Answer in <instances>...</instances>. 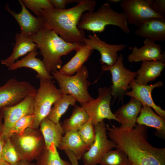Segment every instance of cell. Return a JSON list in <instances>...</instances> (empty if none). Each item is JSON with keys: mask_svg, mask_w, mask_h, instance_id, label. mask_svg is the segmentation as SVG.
<instances>
[{"mask_svg": "<svg viewBox=\"0 0 165 165\" xmlns=\"http://www.w3.org/2000/svg\"><path fill=\"white\" fill-rule=\"evenodd\" d=\"M64 151L68 157L71 165H79L78 160L72 152L68 149L65 150Z\"/></svg>", "mask_w": 165, "mask_h": 165, "instance_id": "37", "label": "cell"}, {"mask_svg": "<svg viewBox=\"0 0 165 165\" xmlns=\"http://www.w3.org/2000/svg\"><path fill=\"white\" fill-rule=\"evenodd\" d=\"M97 2L94 0H79L76 6L64 9H43L39 17L43 26L53 31L65 41L84 43L83 30L77 25L85 12L94 11Z\"/></svg>", "mask_w": 165, "mask_h": 165, "instance_id": "2", "label": "cell"}, {"mask_svg": "<svg viewBox=\"0 0 165 165\" xmlns=\"http://www.w3.org/2000/svg\"><path fill=\"white\" fill-rule=\"evenodd\" d=\"M39 127L46 147L48 148L53 144L57 148H59L63 134L64 133L60 122L55 123L47 117L41 121Z\"/></svg>", "mask_w": 165, "mask_h": 165, "instance_id": "22", "label": "cell"}, {"mask_svg": "<svg viewBox=\"0 0 165 165\" xmlns=\"http://www.w3.org/2000/svg\"><path fill=\"white\" fill-rule=\"evenodd\" d=\"M54 8L57 9H65L68 4L73 2H78L79 0H50Z\"/></svg>", "mask_w": 165, "mask_h": 165, "instance_id": "36", "label": "cell"}, {"mask_svg": "<svg viewBox=\"0 0 165 165\" xmlns=\"http://www.w3.org/2000/svg\"><path fill=\"white\" fill-rule=\"evenodd\" d=\"M137 124L154 128L156 134L161 138L165 137V119L156 114L150 106L142 105L140 115L138 117Z\"/></svg>", "mask_w": 165, "mask_h": 165, "instance_id": "23", "label": "cell"}, {"mask_svg": "<svg viewBox=\"0 0 165 165\" xmlns=\"http://www.w3.org/2000/svg\"><path fill=\"white\" fill-rule=\"evenodd\" d=\"M37 89L26 81L12 78L0 86V109L15 105L28 96L35 95Z\"/></svg>", "mask_w": 165, "mask_h": 165, "instance_id": "10", "label": "cell"}, {"mask_svg": "<svg viewBox=\"0 0 165 165\" xmlns=\"http://www.w3.org/2000/svg\"><path fill=\"white\" fill-rule=\"evenodd\" d=\"M64 134L59 148L71 151L78 160H81L90 147L83 142L77 131H69Z\"/></svg>", "mask_w": 165, "mask_h": 165, "instance_id": "26", "label": "cell"}, {"mask_svg": "<svg viewBox=\"0 0 165 165\" xmlns=\"http://www.w3.org/2000/svg\"><path fill=\"white\" fill-rule=\"evenodd\" d=\"M38 54L37 50L28 53L24 57L9 66L8 70L12 71L23 67L29 68L36 72L37 78L52 80V75L48 73L42 61L36 57Z\"/></svg>", "mask_w": 165, "mask_h": 165, "instance_id": "20", "label": "cell"}, {"mask_svg": "<svg viewBox=\"0 0 165 165\" xmlns=\"http://www.w3.org/2000/svg\"><path fill=\"white\" fill-rule=\"evenodd\" d=\"M19 2L21 6V10L19 13L11 10L8 4L4 8L16 20L20 27L21 32L30 36L36 33L43 26L42 22L39 18L35 17L30 13L21 0Z\"/></svg>", "mask_w": 165, "mask_h": 165, "instance_id": "17", "label": "cell"}, {"mask_svg": "<svg viewBox=\"0 0 165 165\" xmlns=\"http://www.w3.org/2000/svg\"><path fill=\"white\" fill-rule=\"evenodd\" d=\"M15 43L11 55L7 58L1 60V64L9 67L14 63L15 61L20 57L34 50H37L36 43L32 41L29 36L21 32L16 33Z\"/></svg>", "mask_w": 165, "mask_h": 165, "instance_id": "21", "label": "cell"}, {"mask_svg": "<svg viewBox=\"0 0 165 165\" xmlns=\"http://www.w3.org/2000/svg\"><path fill=\"white\" fill-rule=\"evenodd\" d=\"M9 138L21 160H36L46 147L38 128H28L21 134H13Z\"/></svg>", "mask_w": 165, "mask_h": 165, "instance_id": "6", "label": "cell"}, {"mask_svg": "<svg viewBox=\"0 0 165 165\" xmlns=\"http://www.w3.org/2000/svg\"><path fill=\"white\" fill-rule=\"evenodd\" d=\"M150 7L156 13L165 16V0H149Z\"/></svg>", "mask_w": 165, "mask_h": 165, "instance_id": "35", "label": "cell"}, {"mask_svg": "<svg viewBox=\"0 0 165 165\" xmlns=\"http://www.w3.org/2000/svg\"><path fill=\"white\" fill-rule=\"evenodd\" d=\"M109 2L113 3H117L120 2H121L122 0H110Z\"/></svg>", "mask_w": 165, "mask_h": 165, "instance_id": "42", "label": "cell"}, {"mask_svg": "<svg viewBox=\"0 0 165 165\" xmlns=\"http://www.w3.org/2000/svg\"><path fill=\"white\" fill-rule=\"evenodd\" d=\"M83 43L90 49L98 51L101 55L100 61L102 64L114 65L118 57V52L127 46L125 44H110L101 40L96 34L85 37Z\"/></svg>", "mask_w": 165, "mask_h": 165, "instance_id": "14", "label": "cell"}, {"mask_svg": "<svg viewBox=\"0 0 165 165\" xmlns=\"http://www.w3.org/2000/svg\"><path fill=\"white\" fill-rule=\"evenodd\" d=\"M30 37L40 50L43 57L42 61L50 74L61 67L62 56L76 51L82 44L67 42L55 32L43 26Z\"/></svg>", "mask_w": 165, "mask_h": 165, "instance_id": "3", "label": "cell"}, {"mask_svg": "<svg viewBox=\"0 0 165 165\" xmlns=\"http://www.w3.org/2000/svg\"><path fill=\"white\" fill-rule=\"evenodd\" d=\"M163 85L161 81H158L153 84L140 85L133 79L130 82L129 86L132 90L127 91L125 95L134 97L142 104H145L154 109L156 112L162 118L165 119V111L157 105L153 101L152 96V90L156 88L160 87Z\"/></svg>", "mask_w": 165, "mask_h": 165, "instance_id": "15", "label": "cell"}, {"mask_svg": "<svg viewBox=\"0 0 165 165\" xmlns=\"http://www.w3.org/2000/svg\"><path fill=\"white\" fill-rule=\"evenodd\" d=\"M22 2L26 8L31 11L39 17L43 9L54 8L50 0H22Z\"/></svg>", "mask_w": 165, "mask_h": 165, "instance_id": "32", "label": "cell"}, {"mask_svg": "<svg viewBox=\"0 0 165 165\" xmlns=\"http://www.w3.org/2000/svg\"><path fill=\"white\" fill-rule=\"evenodd\" d=\"M99 164L101 165H130L126 154L117 148L114 150H111L108 152Z\"/></svg>", "mask_w": 165, "mask_h": 165, "instance_id": "30", "label": "cell"}, {"mask_svg": "<svg viewBox=\"0 0 165 165\" xmlns=\"http://www.w3.org/2000/svg\"><path fill=\"white\" fill-rule=\"evenodd\" d=\"M106 126L111 140L126 154L130 165H165V148L149 143L146 126L137 124L130 129Z\"/></svg>", "mask_w": 165, "mask_h": 165, "instance_id": "1", "label": "cell"}, {"mask_svg": "<svg viewBox=\"0 0 165 165\" xmlns=\"http://www.w3.org/2000/svg\"><path fill=\"white\" fill-rule=\"evenodd\" d=\"M3 116L2 112L0 109V134L2 133L3 128V123L2 122Z\"/></svg>", "mask_w": 165, "mask_h": 165, "instance_id": "40", "label": "cell"}, {"mask_svg": "<svg viewBox=\"0 0 165 165\" xmlns=\"http://www.w3.org/2000/svg\"><path fill=\"white\" fill-rule=\"evenodd\" d=\"M93 50L88 47L84 43L80 45L75 55L67 63L61 66L59 72L68 76L73 75L78 72L87 61Z\"/></svg>", "mask_w": 165, "mask_h": 165, "instance_id": "25", "label": "cell"}, {"mask_svg": "<svg viewBox=\"0 0 165 165\" xmlns=\"http://www.w3.org/2000/svg\"><path fill=\"white\" fill-rule=\"evenodd\" d=\"M98 95L96 99L80 104L87 113L94 126L105 119L117 121L110 108L112 98L111 87H101L98 90Z\"/></svg>", "mask_w": 165, "mask_h": 165, "instance_id": "8", "label": "cell"}, {"mask_svg": "<svg viewBox=\"0 0 165 165\" xmlns=\"http://www.w3.org/2000/svg\"><path fill=\"white\" fill-rule=\"evenodd\" d=\"M77 101L75 98L72 95L63 94L62 97L54 103L53 107L51 108L47 117L55 123H59L60 119L69 106H75Z\"/></svg>", "mask_w": 165, "mask_h": 165, "instance_id": "28", "label": "cell"}, {"mask_svg": "<svg viewBox=\"0 0 165 165\" xmlns=\"http://www.w3.org/2000/svg\"><path fill=\"white\" fill-rule=\"evenodd\" d=\"M110 25L118 27L126 34L130 32L125 13L116 12L108 3H106L95 11L84 13L77 27L79 29L91 31L94 34L103 32L105 27Z\"/></svg>", "mask_w": 165, "mask_h": 165, "instance_id": "4", "label": "cell"}, {"mask_svg": "<svg viewBox=\"0 0 165 165\" xmlns=\"http://www.w3.org/2000/svg\"><path fill=\"white\" fill-rule=\"evenodd\" d=\"M0 165H10L6 161L2 160H0Z\"/></svg>", "mask_w": 165, "mask_h": 165, "instance_id": "41", "label": "cell"}, {"mask_svg": "<svg viewBox=\"0 0 165 165\" xmlns=\"http://www.w3.org/2000/svg\"><path fill=\"white\" fill-rule=\"evenodd\" d=\"M35 95L28 96L13 106L0 109L4 120L2 134L6 139L9 138V131L16 122L25 116L33 114Z\"/></svg>", "mask_w": 165, "mask_h": 165, "instance_id": "13", "label": "cell"}, {"mask_svg": "<svg viewBox=\"0 0 165 165\" xmlns=\"http://www.w3.org/2000/svg\"><path fill=\"white\" fill-rule=\"evenodd\" d=\"M137 27L134 32L138 36L154 42L165 40V18H150Z\"/></svg>", "mask_w": 165, "mask_h": 165, "instance_id": "18", "label": "cell"}, {"mask_svg": "<svg viewBox=\"0 0 165 165\" xmlns=\"http://www.w3.org/2000/svg\"><path fill=\"white\" fill-rule=\"evenodd\" d=\"M123 60V56L120 54L114 65L108 66L105 64L101 68L103 71H109L111 73L112 85L110 87L113 101L117 99L119 101L122 102L125 93L130 88V82L137 75L136 72H132L126 68Z\"/></svg>", "mask_w": 165, "mask_h": 165, "instance_id": "9", "label": "cell"}, {"mask_svg": "<svg viewBox=\"0 0 165 165\" xmlns=\"http://www.w3.org/2000/svg\"><path fill=\"white\" fill-rule=\"evenodd\" d=\"M6 139L2 134V133L0 134V160H2V152Z\"/></svg>", "mask_w": 165, "mask_h": 165, "instance_id": "38", "label": "cell"}, {"mask_svg": "<svg viewBox=\"0 0 165 165\" xmlns=\"http://www.w3.org/2000/svg\"><path fill=\"white\" fill-rule=\"evenodd\" d=\"M144 45L140 48L134 46L128 57L130 63L144 61H161L165 62V52L162 51L160 44L148 38L143 42Z\"/></svg>", "mask_w": 165, "mask_h": 165, "instance_id": "16", "label": "cell"}, {"mask_svg": "<svg viewBox=\"0 0 165 165\" xmlns=\"http://www.w3.org/2000/svg\"><path fill=\"white\" fill-rule=\"evenodd\" d=\"M57 148L53 144L45 147L36 160L35 165H71L61 157Z\"/></svg>", "mask_w": 165, "mask_h": 165, "instance_id": "29", "label": "cell"}, {"mask_svg": "<svg viewBox=\"0 0 165 165\" xmlns=\"http://www.w3.org/2000/svg\"><path fill=\"white\" fill-rule=\"evenodd\" d=\"M77 132L83 142L90 147L94 140L95 136L94 126L91 121L89 119Z\"/></svg>", "mask_w": 165, "mask_h": 165, "instance_id": "33", "label": "cell"}, {"mask_svg": "<svg viewBox=\"0 0 165 165\" xmlns=\"http://www.w3.org/2000/svg\"><path fill=\"white\" fill-rule=\"evenodd\" d=\"M39 80V87L34 98V118L32 128L36 129L39 127L41 121L47 116L54 103L63 95L52 80Z\"/></svg>", "mask_w": 165, "mask_h": 165, "instance_id": "7", "label": "cell"}, {"mask_svg": "<svg viewBox=\"0 0 165 165\" xmlns=\"http://www.w3.org/2000/svg\"><path fill=\"white\" fill-rule=\"evenodd\" d=\"M120 6L126 16L128 24L137 27L150 18H165L151 9L149 0H123Z\"/></svg>", "mask_w": 165, "mask_h": 165, "instance_id": "12", "label": "cell"}, {"mask_svg": "<svg viewBox=\"0 0 165 165\" xmlns=\"http://www.w3.org/2000/svg\"><path fill=\"white\" fill-rule=\"evenodd\" d=\"M141 107L138 100L131 97L127 103L121 106L114 113L117 121L121 124L120 127L126 129L133 128Z\"/></svg>", "mask_w": 165, "mask_h": 165, "instance_id": "19", "label": "cell"}, {"mask_svg": "<svg viewBox=\"0 0 165 165\" xmlns=\"http://www.w3.org/2000/svg\"><path fill=\"white\" fill-rule=\"evenodd\" d=\"M94 127V140L82 158L84 165H97L108 152L116 147V144L108 138L107 128L104 121Z\"/></svg>", "mask_w": 165, "mask_h": 165, "instance_id": "11", "label": "cell"}, {"mask_svg": "<svg viewBox=\"0 0 165 165\" xmlns=\"http://www.w3.org/2000/svg\"><path fill=\"white\" fill-rule=\"evenodd\" d=\"M89 119L88 116L84 109L76 105L69 118L65 119L62 125L64 133L77 131Z\"/></svg>", "mask_w": 165, "mask_h": 165, "instance_id": "27", "label": "cell"}, {"mask_svg": "<svg viewBox=\"0 0 165 165\" xmlns=\"http://www.w3.org/2000/svg\"><path fill=\"white\" fill-rule=\"evenodd\" d=\"M2 160L10 165H17L21 160L9 138L6 140L2 152Z\"/></svg>", "mask_w": 165, "mask_h": 165, "instance_id": "31", "label": "cell"}, {"mask_svg": "<svg viewBox=\"0 0 165 165\" xmlns=\"http://www.w3.org/2000/svg\"><path fill=\"white\" fill-rule=\"evenodd\" d=\"M17 165H35V164L31 161L21 160Z\"/></svg>", "mask_w": 165, "mask_h": 165, "instance_id": "39", "label": "cell"}, {"mask_svg": "<svg viewBox=\"0 0 165 165\" xmlns=\"http://www.w3.org/2000/svg\"><path fill=\"white\" fill-rule=\"evenodd\" d=\"M51 73L63 94L72 95L80 104L86 102L94 98L88 92V88L91 83L87 79L89 73L85 66L83 65L75 75L71 76L63 75L58 70Z\"/></svg>", "mask_w": 165, "mask_h": 165, "instance_id": "5", "label": "cell"}, {"mask_svg": "<svg viewBox=\"0 0 165 165\" xmlns=\"http://www.w3.org/2000/svg\"><path fill=\"white\" fill-rule=\"evenodd\" d=\"M34 115V114L25 116L18 120L10 129L8 137L13 134L23 133L26 129L32 128Z\"/></svg>", "mask_w": 165, "mask_h": 165, "instance_id": "34", "label": "cell"}, {"mask_svg": "<svg viewBox=\"0 0 165 165\" xmlns=\"http://www.w3.org/2000/svg\"><path fill=\"white\" fill-rule=\"evenodd\" d=\"M165 67V62L161 61H143L136 72L137 75L134 80L139 85H147L149 82L155 80L162 75L161 73Z\"/></svg>", "mask_w": 165, "mask_h": 165, "instance_id": "24", "label": "cell"}]
</instances>
